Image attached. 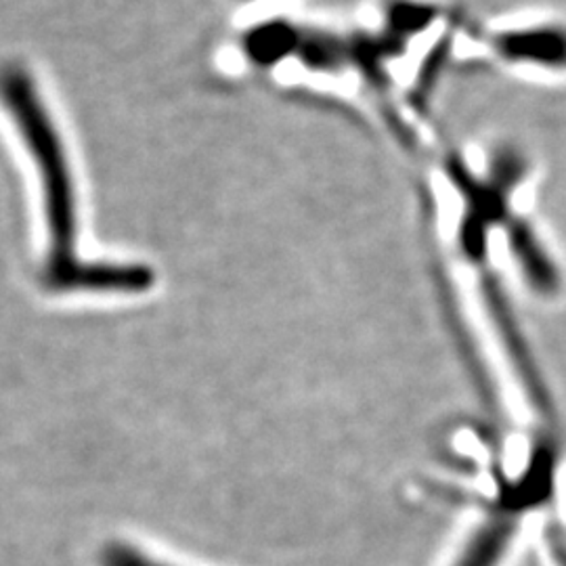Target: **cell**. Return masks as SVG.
<instances>
[{
	"mask_svg": "<svg viewBox=\"0 0 566 566\" xmlns=\"http://www.w3.org/2000/svg\"><path fill=\"white\" fill-rule=\"evenodd\" d=\"M0 99L18 124L41 175L44 219L51 248L42 283L51 292H145L156 277L143 264L84 263L76 252V191L57 128L20 65L0 70Z\"/></svg>",
	"mask_w": 566,
	"mask_h": 566,
	"instance_id": "6da1fadb",
	"label": "cell"
},
{
	"mask_svg": "<svg viewBox=\"0 0 566 566\" xmlns=\"http://www.w3.org/2000/svg\"><path fill=\"white\" fill-rule=\"evenodd\" d=\"M504 60L544 67H566V30L558 25H533L510 30L495 39Z\"/></svg>",
	"mask_w": 566,
	"mask_h": 566,
	"instance_id": "7a4b0ae2",
	"label": "cell"
},
{
	"mask_svg": "<svg viewBox=\"0 0 566 566\" xmlns=\"http://www.w3.org/2000/svg\"><path fill=\"white\" fill-rule=\"evenodd\" d=\"M510 248L514 252L516 263L521 264L526 280L537 292L549 294L556 290L558 273L554 269V263L549 261L544 245L539 243L528 224L523 221L510 224Z\"/></svg>",
	"mask_w": 566,
	"mask_h": 566,
	"instance_id": "3957f363",
	"label": "cell"
},
{
	"mask_svg": "<svg viewBox=\"0 0 566 566\" xmlns=\"http://www.w3.org/2000/svg\"><path fill=\"white\" fill-rule=\"evenodd\" d=\"M296 39L298 28L283 21H269L248 32L243 49L248 57L256 63H275L287 55H294Z\"/></svg>",
	"mask_w": 566,
	"mask_h": 566,
	"instance_id": "277c9868",
	"label": "cell"
},
{
	"mask_svg": "<svg viewBox=\"0 0 566 566\" xmlns=\"http://www.w3.org/2000/svg\"><path fill=\"white\" fill-rule=\"evenodd\" d=\"M294 55L313 70L338 72L346 65V61L353 57V51L348 49L346 42L332 34L298 30Z\"/></svg>",
	"mask_w": 566,
	"mask_h": 566,
	"instance_id": "5b68a950",
	"label": "cell"
},
{
	"mask_svg": "<svg viewBox=\"0 0 566 566\" xmlns=\"http://www.w3.org/2000/svg\"><path fill=\"white\" fill-rule=\"evenodd\" d=\"M510 528L506 523L489 525L476 535L458 566H497L507 546Z\"/></svg>",
	"mask_w": 566,
	"mask_h": 566,
	"instance_id": "8992f818",
	"label": "cell"
},
{
	"mask_svg": "<svg viewBox=\"0 0 566 566\" xmlns=\"http://www.w3.org/2000/svg\"><path fill=\"white\" fill-rule=\"evenodd\" d=\"M523 172L525 163L516 151H497L491 163V185H495L500 191H506L523 179Z\"/></svg>",
	"mask_w": 566,
	"mask_h": 566,
	"instance_id": "52a82bcc",
	"label": "cell"
},
{
	"mask_svg": "<svg viewBox=\"0 0 566 566\" xmlns=\"http://www.w3.org/2000/svg\"><path fill=\"white\" fill-rule=\"evenodd\" d=\"M388 20L392 21V28L401 34H409L416 30L426 28L432 20V9L416 4V2H399L392 7V11L388 13Z\"/></svg>",
	"mask_w": 566,
	"mask_h": 566,
	"instance_id": "ba28073f",
	"label": "cell"
},
{
	"mask_svg": "<svg viewBox=\"0 0 566 566\" xmlns=\"http://www.w3.org/2000/svg\"><path fill=\"white\" fill-rule=\"evenodd\" d=\"M99 563L102 566H166L151 560L147 554H143L135 547L120 546V544L103 547Z\"/></svg>",
	"mask_w": 566,
	"mask_h": 566,
	"instance_id": "9c48e42d",
	"label": "cell"
}]
</instances>
